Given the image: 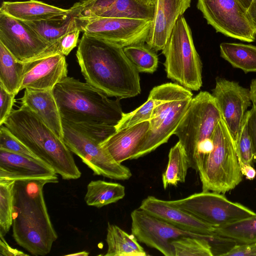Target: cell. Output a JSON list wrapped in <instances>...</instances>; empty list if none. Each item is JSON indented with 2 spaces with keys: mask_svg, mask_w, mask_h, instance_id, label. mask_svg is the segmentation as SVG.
I'll return each mask as SVG.
<instances>
[{
  "mask_svg": "<svg viewBox=\"0 0 256 256\" xmlns=\"http://www.w3.org/2000/svg\"><path fill=\"white\" fill-rule=\"evenodd\" d=\"M3 124L62 179L76 180L80 177L81 172L72 152L32 110L22 105L12 111Z\"/></svg>",
  "mask_w": 256,
  "mask_h": 256,
  "instance_id": "3",
  "label": "cell"
},
{
  "mask_svg": "<svg viewBox=\"0 0 256 256\" xmlns=\"http://www.w3.org/2000/svg\"><path fill=\"white\" fill-rule=\"evenodd\" d=\"M125 187L118 183L92 180L87 186L84 200L87 205L100 208L123 198Z\"/></svg>",
  "mask_w": 256,
  "mask_h": 256,
  "instance_id": "27",
  "label": "cell"
},
{
  "mask_svg": "<svg viewBox=\"0 0 256 256\" xmlns=\"http://www.w3.org/2000/svg\"><path fill=\"white\" fill-rule=\"evenodd\" d=\"M76 18H111L152 20L155 7L137 0H84L70 8Z\"/></svg>",
  "mask_w": 256,
  "mask_h": 256,
  "instance_id": "16",
  "label": "cell"
},
{
  "mask_svg": "<svg viewBox=\"0 0 256 256\" xmlns=\"http://www.w3.org/2000/svg\"><path fill=\"white\" fill-rule=\"evenodd\" d=\"M0 256H25L28 255L18 249L12 248L4 239V236L0 234Z\"/></svg>",
  "mask_w": 256,
  "mask_h": 256,
  "instance_id": "42",
  "label": "cell"
},
{
  "mask_svg": "<svg viewBox=\"0 0 256 256\" xmlns=\"http://www.w3.org/2000/svg\"><path fill=\"white\" fill-rule=\"evenodd\" d=\"M162 84L154 87L150 92L147 100L134 110L125 114L119 123L115 126L116 130L140 122L150 120L154 108L160 100L162 94Z\"/></svg>",
  "mask_w": 256,
  "mask_h": 256,
  "instance_id": "32",
  "label": "cell"
},
{
  "mask_svg": "<svg viewBox=\"0 0 256 256\" xmlns=\"http://www.w3.org/2000/svg\"><path fill=\"white\" fill-rule=\"evenodd\" d=\"M136 237L130 234L116 225L108 223L106 256H146Z\"/></svg>",
  "mask_w": 256,
  "mask_h": 256,
  "instance_id": "25",
  "label": "cell"
},
{
  "mask_svg": "<svg viewBox=\"0 0 256 256\" xmlns=\"http://www.w3.org/2000/svg\"><path fill=\"white\" fill-rule=\"evenodd\" d=\"M234 146L240 166L252 165L255 158L248 132L246 114L240 134Z\"/></svg>",
  "mask_w": 256,
  "mask_h": 256,
  "instance_id": "36",
  "label": "cell"
},
{
  "mask_svg": "<svg viewBox=\"0 0 256 256\" xmlns=\"http://www.w3.org/2000/svg\"><path fill=\"white\" fill-rule=\"evenodd\" d=\"M139 208L183 230L202 235H216V227L171 205L168 200L148 196L142 200Z\"/></svg>",
  "mask_w": 256,
  "mask_h": 256,
  "instance_id": "19",
  "label": "cell"
},
{
  "mask_svg": "<svg viewBox=\"0 0 256 256\" xmlns=\"http://www.w3.org/2000/svg\"><path fill=\"white\" fill-rule=\"evenodd\" d=\"M25 66L0 42V84L16 96L20 90Z\"/></svg>",
  "mask_w": 256,
  "mask_h": 256,
  "instance_id": "26",
  "label": "cell"
},
{
  "mask_svg": "<svg viewBox=\"0 0 256 256\" xmlns=\"http://www.w3.org/2000/svg\"><path fill=\"white\" fill-rule=\"evenodd\" d=\"M76 56L86 82L108 96L121 100L140 94L139 72L123 48L83 33Z\"/></svg>",
  "mask_w": 256,
  "mask_h": 256,
  "instance_id": "1",
  "label": "cell"
},
{
  "mask_svg": "<svg viewBox=\"0 0 256 256\" xmlns=\"http://www.w3.org/2000/svg\"><path fill=\"white\" fill-rule=\"evenodd\" d=\"M132 234L138 240L166 256H174L171 242L182 236L208 237L180 229L138 208L131 214Z\"/></svg>",
  "mask_w": 256,
  "mask_h": 256,
  "instance_id": "14",
  "label": "cell"
},
{
  "mask_svg": "<svg viewBox=\"0 0 256 256\" xmlns=\"http://www.w3.org/2000/svg\"><path fill=\"white\" fill-rule=\"evenodd\" d=\"M124 54L139 72L152 74L157 69L158 56L147 44H140L123 48Z\"/></svg>",
  "mask_w": 256,
  "mask_h": 256,
  "instance_id": "33",
  "label": "cell"
},
{
  "mask_svg": "<svg viewBox=\"0 0 256 256\" xmlns=\"http://www.w3.org/2000/svg\"><path fill=\"white\" fill-rule=\"evenodd\" d=\"M167 167L162 176L164 188L184 182L190 168L188 156L178 142L170 150Z\"/></svg>",
  "mask_w": 256,
  "mask_h": 256,
  "instance_id": "29",
  "label": "cell"
},
{
  "mask_svg": "<svg viewBox=\"0 0 256 256\" xmlns=\"http://www.w3.org/2000/svg\"><path fill=\"white\" fill-rule=\"evenodd\" d=\"M241 172L243 176L249 180H252L256 176V170L252 165L244 164L240 166Z\"/></svg>",
  "mask_w": 256,
  "mask_h": 256,
  "instance_id": "44",
  "label": "cell"
},
{
  "mask_svg": "<svg viewBox=\"0 0 256 256\" xmlns=\"http://www.w3.org/2000/svg\"><path fill=\"white\" fill-rule=\"evenodd\" d=\"M168 78L190 90L202 86V62L195 48L190 28L181 16L162 50Z\"/></svg>",
  "mask_w": 256,
  "mask_h": 256,
  "instance_id": "7",
  "label": "cell"
},
{
  "mask_svg": "<svg viewBox=\"0 0 256 256\" xmlns=\"http://www.w3.org/2000/svg\"><path fill=\"white\" fill-rule=\"evenodd\" d=\"M191 0H157L146 44L156 52L162 50L178 18L190 6Z\"/></svg>",
  "mask_w": 256,
  "mask_h": 256,
  "instance_id": "18",
  "label": "cell"
},
{
  "mask_svg": "<svg viewBox=\"0 0 256 256\" xmlns=\"http://www.w3.org/2000/svg\"><path fill=\"white\" fill-rule=\"evenodd\" d=\"M15 96L0 84V126L3 124L13 110Z\"/></svg>",
  "mask_w": 256,
  "mask_h": 256,
  "instance_id": "39",
  "label": "cell"
},
{
  "mask_svg": "<svg viewBox=\"0 0 256 256\" xmlns=\"http://www.w3.org/2000/svg\"><path fill=\"white\" fill-rule=\"evenodd\" d=\"M62 118L72 124L116 126L122 120L120 99L112 100L89 84L67 76L52 90Z\"/></svg>",
  "mask_w": 256,
  "mask_h": 256,
  "instance_id": "4",
  "label": "cell"
},
{
  "mask_svg": "<svg viewBox=\"0 0 256 256\" xmlns=\"http://www.w3.org/2000/svg\"><path fill=\"white\" fill-rule=\"evenodd\" d=\"M21 104L34 112L63 140L62 118L52 90L26 88Z\"/></svg>",
  "mask_w": 256,
  "mask_h": 256,
  "instance_id": "22",
  "label": "cell"
},
{
  "mask_svg": "<svg viewBox=\"0 0 256 256\" xmlns=\"http://www.w3.org/2000/svg\"><path fill=\"white\" fill-rule=\"evenodd\" d=\"M150 126L149 120L116 130L100 145L116 162L133 159Z\"/></svg>",
  "mask_w": 256,
  "mask_h": 256,
  "instance_id": "21",
  "label": "cell"
},
{
  "mask_svg": "<svg viewBox=\"0 0 256 256\" xmlns=\"http://www.w3.org/2000/svg\"><path fill=\"white\" fill-rule=\"evenodd\" d=\"M0 42L17 60L28 62L51 55L49 45L25 22L0 12Z\"/></svg>",
  "mask_w": 256,
  "mask_h": 256,
  "instance_id": "13",
  "label": "cell"
},
{
  "mask_svg": "<svg viewBox=\"0 0 256 256\" xmlns=\"http://www.w3.org/2000/svg\"><path fill=\"white\" fill-rule=\"evenodd\" d=\"M224 256H256V242L236 244Z\"/></svg>",
  "mask_w": 256,
  "mask_h": 256,
  "instance_id": "41",
  "label": "cell"
},
{
  "mask_svg": "<svg viewBox=\"0 0 256 256\" xmlns=\"http://www.w3.org/2000/svg\"><path fill=\"white\" fill-rule=\"evenodd\" d=\"M70 12L65 15L46 20L25 22L44 41L52 46L66 34L78 28L76 16L70 8Z\"/></svg>",
  "mask_w": 256,
  "mask_h": 256,
  "instance_id": "24",
  "label": "cell"
},
{
  "mask_svg": "<svg viewBox=\"0 0 256 256\" xmlns=\"http://www.w3.org/2000/svg\"><path fill=\"white\" fill-rule=\"evenodd\" d=\"M247 14L256 32V0H252L247 9Z\"/></svg>",
  "mask_w": 256,
  "mask_h": 256,
  "instance_id": "43",
  "label": "cell"
},
{
  "mask_svg": "<svg viewBox=\"0 0 256 256\" xmlns=\"http://www.w3.org/2000/svg\"><path fill=\"white\" fill-rule=\"evenodd\" d=\"M68 123L100 144L116 132L115 126L106 124Z\"/></svg>",
  "mask_w": 256,
  "mask_h": 256,
  "instance_id": "37",
  "label": "cell"
},
{
  "mask_svg": "<svg viewBox=\"0 0 256 256\" xmlns=\"http://www.w3.org/2000/svg\"><path fill=\"white\" fill-rule=\"evenodd\" d=\"M58 178L42 160L0 150V180H17Z\"/></svg>",
  "mask_w": 256,
  "mask_h": 256,
  "instance_id": "20",
  "label": "cell"
},
{
  "mask_svg": "<svg viewBox=\"0 0 256 256\" xmlns=\"http://www.w3.org/2000/svg\"><path fill=\"white\" fill-rule=\"evenodd\" d=\"M14 182L0 180V234L4 236L12 224Z\"/></svg>",
  "mask_w": 256,
  "mask_h": 256,
  "instance_id": "34",
  "label": "cell"
},
{
  "mask_svg": "<svg viewBox=\"0 0 256 256\" xmlns=\"http://www.w3.org/2000/svg\"><path fill=\"white\" fill-rule=\"evenodd\" d=\"M80 32V30L77 28L62 36L53 44L54 53L68 56L76 46Z\"/></svg>",
  "mask_w": 256,
  "mask_h": 256,
  "instance_id": "38",
  "label": "cell"
},
{
  "mask_svg": "<svg viewBox=\"0 0 256 256\" xmlns=\"http://www.w3.org/2000/svg\"><path fill=\"white\" fill-rule=\"evenodd\" d=\"M213 147L198 170L202 191L225 193L237 186L242 174L234 144L222 118L212 136Z\"/></svg>",
  "mask_w": 256,
  "mask_h": 256,
  "instance_id": "6",
  "label": "cell"
},
{
  "mask_svg": "<svg viewBox=\"0 0 256 256\" xmlns=\"http://www.w3.org/2000/svg\"><path fill=\"white\" fill-rule=\"evenodd\" d=\"M80 32L122 48L144 44L150 20L111 18H76Z\"/></svg>",
  "mask_w": 256,
  "mask_h": 256,
  "instance_id": "12",
  "label": "cell"
},
{
  "mask_svg": "<svg viewBox=\"0 0 256 256\" xmlns=\"http://www.w3.org/2000/svg\"><path fill=\"white\" fill-rule=\"evenodd\" d=\"M215 234L237 244L256 242V214L228 224L216 227Z\"/></svg>",
  "mask_w": 256,
  "mask_h": 256,
  "instance_id": "30",
  "label": "cell"
},
{
  "mask_svg": "<svg viewBox=\"0 0 256 256\" xmlns=\"http://www.w3.org/2000/svg\"><path fill=\"white\" fill-rule=\"evenodd\" d=\"M251 100L252 104L256 106V78L252 80L250 86Z\"/></svg>",
  "mask_w": 256,
  "mask_h": 256,
  "instance_id": "45",
  "label": "cell"
},
{
  "mask_svg": "<svg viewBox=\"0 0 256 256\" xmlns=\"http://www.w3.org/2000/svg\"><path fill=\"white\" fill-rule=\"evenodd\" d=\"M212 94L235 144L240 134L246 110L251 104L250 90L237 82L217 78Z\"/></svg>",
  "mask_w": 256,
  "mask_h": 256,
  "instance_id": "15",
  "label": "cell"
},
{
  "mask_svg": "<svg viewBox=\"0 0 256 256\" xmlns=\"http://www.w3.org/2000/svg\"><path fill=\"white\" fill-rule=\"evenodd\" d=\"M88 254H89V252H85V251H83V252H78V253H74V254H68V256H88Z\"/></svg>",
  "mask_w": 256,
  "mask_h": 256,
  "instance_id": "48",
  "label": "cell"
},
{
  "mask_svg": "<svg viewBox=\"0 0 256 256\" xmlns=\"http://www.w3.org/2000/svg\"><path fill=\"white\" fill-rule=\"evenodd\" d=\"M64 9L36 0L25 2H4L0 12L24 22L40 21L68 14Z\"/></svg>",
  "mask_w": 256,
  "mask_h": 256,
  "instance_id": "23",
  "label": "cell"
},
{
  "mask_svg": "<svg viewBox=\"0 0 256 256\" xmlns=\"http://www.w3.org/2000/svg\"><path fill=\"white\" fill-rule=\"evenodd\" d=\"M138 2L146 6L155 7L157 0H137Z\"/></svg>",
  "mask_w": 256,
  "mask_h": 256,
  "instance_id": "46",
  "label": "cell"
},
{
  "mask_svg": "<svg viewBox=\"0 0 256 256\" xmlns=\"http://www.w3.org/2000/svg\"><path fill=\"white\" fill-rule=\"evenodd\" d=\"M168 202L214 227L256 214L248 207L232 202L220 193L214 192L202 191L182 199Z\"/></svg>",
  "mask_w": 256,
  "mask_h": 256,
  "instance_id": "9",
  "label": "cell"
},
{
  "mask_svg": "<svg viewBox=\"0 0 256 256\" xmlns=\"http://www.w3.org/2000/svg\"><path fill=\"white\" fill-rule=\"evenodd\" d=\"M0 150L39 159L4 124L0 126Z\"/></svg>",
  "mask_w": 256,
  "mask_h": 256,
  "instance_id": "35",
  "label": "cell"
},
{
  "mask_svg": "<svg viewBox=\"0 0 256 256\" xmlns=\"http://www.w3.org/2000/svg\"><path fill=\"white\" fill-rule=\"evenodd\" d=\"M246 126L254 158H256V106L246 113Z\"/></svg>",
  "mask_w": 256,
  "mask_h": 256,
  "instance_id": "40",
  "label": "cell"
},
{
  "mask_svg": "<svg viewBox=\"0 0 256 256\" xmlns=\"http://www.w3.org/2000/svg\"><path fill=\"white\" fill-rule=\"evenodd\" d=\"M57 182L58 178L14 182L12 236L20 246L34 256L48 254L58 238L43 194L46 184Z\"/></svg>",
  "mask_w": 256,
  "mask_h": 256,
  "instance_id": "2",
  "label": "cell"
},
{
  "mask_svg": "<svg viewBox=\"0 0 256 256\" xmlns=\"http://www.w3.org/2000/svg\"><path fill=\"white\" fill-rule=\"evenodd\" d=\"M216 236H186L174 240L171 242L174 256H214L211 243Z\"/></svg>",
  "mask_w": 256,
  "mask_h": 256,
  "instance_id": "31",
  "label": "cell"
},
{
  "mask_svg": "<svg viewBox=\"0 0 256 256\" xmlns=\"http://www.w3.org/2000/svg\"><path fill=\"white\" fill-rule=\"evenodd\" d=\"M63 142L68 148L80 157L94 174L116 180H127L130 170L116 162L100 144L62 119Z\"/></svg>",
  "mask_w": 256,
  "mask_h": 256,
  "instance_id": "10",
  "label": "cell"
},
{
  "mask_svg": "<svg viewBox=\"0 0 256 256\" xmlns=\"http://www.w3.org/2000/svg\"><path fill=\"white\" fill-rule=\"evenodd\" d=\"M162 97L153 110L150 128L133 158L137 159L167 142L174 134L192 98V93L176 83L162 84Z\"/></svg>",
  "mask_w": 256,
  "mask_h": 256,
  "instance_id": "8",
  "label": "cell"
},
{
  "mask_svg": "<svg viewBox=\"0 0 256 256\" xmlns=\"http://www.w3.org/2000/svg\"><path fill=\"white\" fill-rule=\"evenodd\" d=\"M220 56L246 74L256 72V46L237 43L220 44Z\"/></svg>",
  "mask_w": 256,
  "mask_h": 256,
  "instance_id": "28",
  "label": "cell"
},
{
  "mask_svg": "<svg viewBox=\"0 0 256 256\" xmlns=\"http://www.w3.org/2000/svg\"><path fill=\"white\" fill-rule=\"evenodd\" d=\"M197 8L217 32L246 42L256 40L247 10L240 0H198Z\"/></svg>",
  "mask_w": 256,
  "mask_h": 256,
  "instance_id": "11",
  "label": "cell"
},
{
  "mask_svg": "<svg viewBox=\"0 0 256 256\" xmlns=\"http://www.w3.org/2000/svg\"><path fill=\"white\" fill-rule=\"evenodd\" d=\"M66 56L55 54L26 62L20 90H52L68 76Z\"/></svg>",
  "mask_w": 256,
  "mask_h": 256,
  "instance_id": "17",
  "label": "cell"
},
{
  "mask_svg": "<svg viewBox=\"0 0 256 256\" xmlns=\"http://www.w3.org/2000/svg\"><path fill=\"white\" fill-rule=\"evenodd\" d=\"M244 7L247 10L252 0H240Z\"/></svg>",
  "mask_w": 256,
  "mask_h": 256,
  "instance_id": "47",
  "label": "cell"
},
{
  "mask_svg": "<svg viewBox=\"0 0 256 256\" xmlns=\"http://www.w3.org/2000/svg\"><path fill=\"white\" fill-rule=\"evenodd\" d=\"M214 98L201 91L192 98L174 134L183 147L190 168L198 172L213 147L212 136L222 119Z\"/></svg>",
  "mask_w": 256,
  "mask_h": 256,
  "instance_id": "5",
  "label": "cell"
}]
</instances>
